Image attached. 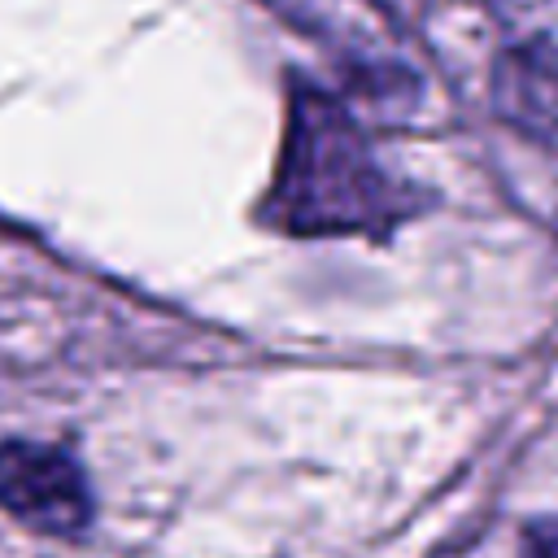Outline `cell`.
Here are the masks:
<instances>
[{"label":"cell","instance_id":"6da1fadb","mask_svg":"<svg viewBox=\"0 0 558 558\" xmlns=\"http://www.w3.org/2000/svg\"><path fill=\"white\" fill-rule=\"evenodd\" d=\"M427 205L423 187L392 179L362 122L344 100L292 78L283 148L275 183L262 201V222L283 235H371L388 240Z\"/></svg>","mask_w":558,"mask_h":558},{"label":"cell","instance_id":"7a4b0ae2","mask_svg":"<svg viewBox=\"0 0 558 558\" xmlns=\"http://www.w3.org/2000/svg\"><path fill=\"white\" fill-rule=\"evenodd\" d=\"M0 510L44 536H78L92 523V493L78 462L39 440L0 445Z\"/></svg>","mask_w":558,"mask_h":558},{"label":"cell","instance_id":"3957f363","mask_svg":"<svg viewBox=\"0 0 558 558\" xmlns=\"http://www.w3.org/2000/svg\"><path fill=\"white\" fill-rule=\"evenodd\" d=\"M497 22L510 31L514 52L558 61V0H488Z\"/></svg>","mask_w":558,"mask_h":558},{"label":"cell","instance_id":"277c9868","mask_svg":"<svg viewBox=\"0 0 558 558\" xmlns=\"http://www.w3.org/2000/svg\"><path fill=\"white\" fill-rule=\"evenodd\" d=\"M523 558H558V523H532L523 541Z\"/></svg>","mask_w":558,"mask_h":558}]
</instances>
